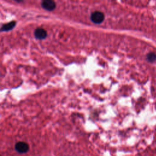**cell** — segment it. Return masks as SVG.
I'll return each instance as SVG.
<instances>
[{"instance_id":"1","label":"cell","mask_w":156,"mask_h":156,"mask_svg":"<svg viewBox=\"0 0 156 156\" xmlns=\"http://www.w3.org/2000/svg\"><path fill=\"white\" fill-rule=\"evenodd\" d=\"M90 19L95 24H100L104 20V15L101 12L95 11L91 13Z\"/></svg>"},{"instance_id":"6","label":"cell","mask_w":156,"mask_h":156,"mask_svg":"<svg viewBox=\"0 0 156 156\" xmlns=\"http://www.w3.org/2000/svg\"><path fill=\"white\" fill-rule=\"evenodd\" d=\"M147 60L150 62H154L156 60V54L153 52H150L147 55Z\"/></svg>"},{"instance_id":"4","label":"cell","mask_w":156,"mask_h":156,"mask_svg":"<svg viewBox=\"0 0 156 156\" xmlns=\"http://www.w3.org/2000/svg\"><path fill=\"white\" fill-rule=\"evenodd\" d=\"M34 35L36 38L39 40H43L47 36V33L45 29L43 28H37L34 32Z\"/></svg>"},{"instance_id":"5","label":"cell","mask_w":156,"mask_h":156,"mask_svg":"<svg viewBox=\"0 0 156 156\" xmlns=\"http://www.w3.org/2000/svg\"><path fill=\"white\" fill-rule=\"evenodd\" d=\"M16 25V22L12 21L11 22H9L7 24L4 25L1 28V31H8L13 29Z\"/></svg>"},{"instance_id":"3","label":"cell","mask_w":156,"mask_h":156,"mask_svg":"<svg viewBox=\"0 0 156 156\" xmlns=\"http://www.w3.org/2000/svg\"><path fill=\"white\" fill-rule=\"evenodd\" d=\"M56 3L51 0H45L42 3V7L46 11H52L56 8Z\"/></svg>"},{"instance_id":"2","label":"cell","mask_w":156,"mask_h":156,"mask_svg":"<svg viewBox=\"0 0 156 156\" xmlns=\"http://www.w3.org/2000/svg\"><path fill=\"white\" fill-rule=\"evenodd\" d=\"M16 151L21 154H24L29 151V145L23 142H18L15 146Z\"/></svg>"}]
</instances>
